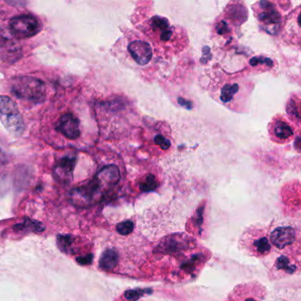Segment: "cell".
<instances>
[{
	"label": "cell",
	"mask_w": 301,
	"mask_h": 301,
	"mask_svg": "<svg viewBox=\"0 0 301 301\" xmlns=\"http://www.w3.org/2000/svg\"><path fill=\"white\" fill-rule=\"evenodd\" d=\"M150 27L163 42H169L173 35V28L164 18L153 17L150 21Z\"/></svg>",
	"instance_id": "obj_9"
},
{
	"label": "cell",
	"mask_w": 301,
	"mask_h": 301,
	"mask_svg": "<svg viewBox=\"0 0 301 301\" xmlns=\"http://www.w3.org/2000/svg\"><path fill=\"white\" fill-rule=\"evenodd\" d=\"M134 230V223L132 221H125L118 223L117 225V231L121 235H128Z\"/></svg>",
	"instance_id": "obj_17"
},
{
	"label": "cell",
	"mask_w": 301,
	"mask_h": 301,
	"mask_svg": "<svg viewBox=\"0 0 301 301\" xmlns=\"http://www.w3.org/2000/svg\"><path fill=\"white\" fill-rule=\"evenodd\" d=\"M93 260V255L92 254H87L85 256H80L77 258V262L82 264V265H87V264H90Z\"/></svg>",
	"instance_id": "obj_23"
},
{
	"label": "cell",
	"mask_w": 301,
	"mask_h": 301,
	"mask_svg": "<svg viewBox=\"0 0 301 301\" xmlns=\"http://www.w3.org/2000/svg\"><path fill=\"white\" fill-rule=\"evenodd\" d=\"M272 133L276 139L280 140H289L294 135L293 127L283 119L276 120L272 128Z\"/></svg>",
	"instance_id": "obj_11"
},
{
	"label": "cell",
	"mask_w": 301,
	"mask_h": 301,
	"mask_svg": "<svg viewBox=\"0 0 301 301\" xmlns=\"http://www.w3.org/2000/svg\"><path fill=\"white\" fill-rule=\"evenodd\" d=\"M240 92V85L237 82H229L223 85L220 91V99L224 104H229Z\"/></svg>",
	"instance_id": "obj_13"
},
{
	"label": "cell",
	"mask_w": 301,
	"mask_h": 301,
	"mask_svg": "<svg viewBox=\"0 0 301 301\" xmlns=\"http://www.w3.org/2000/svg\"><path fill=\"white\" fill-rule=\"evenodd\" d=\"M71 244H72L71 237H68V236H59L58 237V246L62 250L66 252L69 248Z\"/></svg>",
	"instance_id": "obj_21"
},
{
	"label": "cell",
	"mask_w": 301,
	"mask_h": 301,
	"mask_svg": "<svg viewBox=\"0 0 301 301\" xmlns=\"http://www.w3.org/2000/svg\"><path fill=\"white\" fill-rule=\"evenodd\" d=\"M158 187L157 179L153 175L149 174L140 182V189L143 192H150Z\"/></svg>",
	"instance_id": "obj_14"
},
{
	"label": "cell",
	"mask_w": 301,
	"mask_h": 301,
	"mask_svg": "<svg viewBox=\"0 0 301 301\" xmlns=\"http://www.w3.org/2000/svg\"><path fill=\"white\" fill-rule=\"evenodd\" d=\"M23 227H27V228H29L36 231H44V227L41 223L35 222V221H32L30 219H27L23 223Z\"/></svg>",
	"instance_id": "obj_22"
},
{
	"label": "cell",
	"mask_w": 301,
	"mask_h": 301,
	"mask_svg": "<svg viewBox=\"0 0 301 301\" xmlns=\"http://www.w3.org/2000/svg\"><path fill=\"white\" fill-rule=\"evenodd\" d=\"M296 239V232L292 227H278L271 233V242L278 248H284L293 244Z\"/></svg>",
	"instance_id": "obj_8"
},
{
	"label": "cell",
	"mask_w": 301,
	"mask_h": 301,
	"mask_svg": "<svg viewBox=\"0 0 301 301\" xmlns=\"http://www.w3.org/2000/svg\"><path fill=\"white\" fill-rule=\"evenodd\" d=\"M11 90L18 98L34 102L44 100L46 95L45 84L39 79L27 76L13 79Z\"/></svg>",
	"instance_id": "obj_1"
},
{
	"label": "cell",
	"mask_w": 301,
	"mask_h": 301,
	"mask_svg": "<svg viewBox=\"0 0 301 301\" xmlns=\"http://www.w3.org/2000/svg\"><path fill=\"white\" fill-rule=\"evenodd\" d=\"M8 163V157L4 150L0 148V166L4 165Z\"/></svg>",
	"instance_id": "obj_24"
},
{
	"label": "cell",
	"mask_w": 301,
	"mask_h": 301,
	"mask_svg": "<svg viewBox=\"0 0 301 301\" xmlns=\"http://www.w3.org/2000/svg\"><path fill=\"white\" fill-rule=\"evenodd\" d=\"M56 129L69 140H75L81 135L80 121L72 113L64 114L57 120Z\"/></svg>",
	"instance_id": "obj_7"
},
{
	"label": "cell",
	"mask_w": 301,
	"mask_h": 301,
	"mask_svg": "<svg viewBox=\"0 0 301 301\" xmlns=\"http://www.w3.org/2000/svg\"><path fill=\"white\" fill-rule=\"evenodd\" d=\"M118 262V255L116 251L108 249L102 254L99 261V266L104 271H111L117 266Z\"/></svg>",
	"instance_id": "obj_12"
},
{
	"label": "cell",
	"mask_w": 301,
	"mask_h": 301,
	"mask_svg": "<svg viewBox=\"0 0 301 301\" xmlns=\"http://www.w3.org/2000/svg\"><path fill=\"white\" fill-rule=\"evenodd\" d=\"M250 65L252 66H257V65H265L268 66H273V61L270 59L269 57H254L250 60Z\"/></svg>",
	"instance_id": "obj_20"
},
{
	"label": "cell",
	"mask_w": 301,
	"mask_h": 301,
	"mask_svg": "<svg viewBox=\"0 0 301 301\" xmlns=\"http://www.w3.org/2000/svg\"><path fill=\"white\" fill-rule=\"evenodd\" d=\"M154 142L155 144H157V146L160 147V149H164V150H167L170 148V141L169 139H167L166 137H164L162 135H157V136L154 137Z\"/></svg>",
	"instance_id": "obj_19"
},
{
	"label": "cell",
	"mask_w": 301,
	"mask_h": 301,
	"mask_svg": "<svg viewBox=\"0 0 301 301\" xmlns=\"http://www.w3.org/2000/svg\"><path fill=\"white\" fill-rule=\"evenodd\" d=\"M179 104L182 107H185V108H187L188 109H191L192 108V102L187 101L186 99H184V98H179Z\"/></svg>",
	"instance_id": "obj_25"
},
{
	"label": "cell",
	"mask_w": 301,
	"mask_h": 301,
	"mask_svg": "<svg viewBox=\"0 0 301 301\" xmlns=\"http://www.w3.org/2000/svg\"><path fill=\"white\" fill-rule=\"evenodd\" d=\"M104 188H109L118 183L120 172L118 167L113 164L105 166L95 177Z\"/></svg>",
	"instance_id": "obj_10"
},
{
	"label": "cell",
	"mask_w": 301,
	"mask_h": 301,
	"mask_svg": "<svg viewBox=\"0 0 301 301\" xmlns=\"http://www.w3.org/2000/svg\"><path fill=\"white\" fill-rule=\"evenodd\" d=\"M259 12L257 13L258 20L264 24L267 31L271 34H275L279 28L281 22V15L273 4L262 1L259 3Z\"/></svg>",
	"instance_id": "obj_4"
},
{
	"label": "cell",
	"mask_w": 301,
	"mask_h": 301,
	"mask_svg": "<svg viewBox=\"0 0 301 301\" xmlns=\"http://www.w3.org/2000/svg\"><path fill=\"white\" fill-rule=\"evenodd\" d=\"M276 267L279 269V270H284L285 271H288L290 273H293L295 271V266H293L291 264H289L288 259L286 257L278 258V260L276 261Z\"/></svg>",
	"instance_id": "obj_18"
},
{
	"label": "cell",
	"mask_w": 301,
	"mask_h": 301,
	"mask_svg": "<svg viewBox=\"0 0 301 301\" xmlns=\"http://www.w3.org/2000/svg\"><path fill=\"white\" fill-rule=\"evenodd\" d=\"M253 246L258 251V253L265 254L269 253V251L271 250V244L269 243V241L266 238H261L259 240H255L253 242Z\"/></svg>",
	"instance_id": "obj_16"
},
{
	"label": "cell",
	"mask_w": 301,
	"mask_h": 301,
	"mask_svg": "<svg viewBox=\"0 0 301 301\" xmlns=\"http://www.w3.org/2000/svg\"><path fill=\"white\" fill-rule=\"evenodd\" d=\"M127 52L138 66H147L152 60V46L145 40H133L127 46Z\"/></svg>",
	"instance_id": "obj_5"
},
{
	"label": "cell",
	"mask_w": 301,
	"mask_h": 301,
	"mask_svg": "<svg viewBox=\"0 0 301 301\" xmlns=\"http://www.w3.org/2000/svg\"><path fill=\"white\" fill-rule=\"evenodd\" d=\"M76 162L77 158L73 156H67L60 158L56 163V165L53 170V174L55 179L60 183H70L73 180Z\"/></svg>",
	"instance_id": "obj_6"
},
{
	"label": "cell",
	"mask_w": 301,
	"mask_h": 301,
	"mask_svg": "<svg viewBox=\"0 0 301 301\" xmlns=\"http://www.w3.org/2000/svg\"><path fill=\"white\" fill-rule=\"evenodd\" d=\"M10 29L17 38H28L38 34V20L30 14H22L13 17L10 22Z\"/></svg>",
	"instance_id": "obj_3"
},
{
	"label": "cell",
	"mask_w": 301,
	"mask_h": 301,
	"mask_svg": "<svg viewBox=\"0 0 301 301\" xmlns=\"http://www.w3.org/2000/svg\"><path fill=\"white\" fill-rule=\"evenodd\" d=\"M152 292L149 289H135V290H129L125 293V297L127 301H136L139 299L144 296L147 293H150Z\"/></svg>",
	"instance_id": "obj_15"
},
{
	"label": "cell",
	"mask_w": 301,
	"mask_h": 301,
	"mask_svg": "<svg viewBox=\"0 0 301 301\" xmlns=\"http://www.w3.org/2000/svg\"><path fill=\"white\" fill-rule=\"evenodd\" d=\"M246 301H253V300H252V299H247V300H246Z\"/></svg>",
	"instance_id": "obj_26"
},
{
	"label": "cell",
	"mask_w": 301,
	"mask_h": 301,
	"mask_svg": "<svg viewBox=\"0 0 301 301\" xmlns=\"http://www.w3.org/2000/svg\"><path fill=\"white\" fill-rule=\"evenodd\" d=\"M0 120L5 129L14 136H22L25 124L15 102L6 96H0Z\"/></svg>",
	"instance_id": "obj_2"
}]
</instances>
